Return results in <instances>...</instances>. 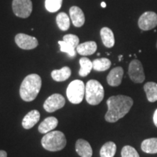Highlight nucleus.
<instances>
[{"label": "nucleus", "mask_w": 157, "mask_h": 157, "mask_svg": "<svg viewBox=\"0 0 157 157\" xmlns=\"http://www.w3.org/2000/svg\"><path fill=\"white\" fill-rule=\"evenodd\" d=\"M106 103L108 111L105 119L108 122L113 123L129 113L133 105V100L129 96L119 95L110 97Z\"/></svg>", "instance_id": "nucleus-1"}, {"label": "nucleus", "mask_w": 157, "mask_h": 157, "mask_svg": "<svg viewBox=\"0 0 157 157\" xmlns=\"http://www.w3.org/2000/svg\"><path fill=\"white\" fill-rule=\"evenodd\" d=\"M42 87V78L38 74H29L21 83L20 87V96L25 102L35 100Z\"/></svg>", "instance_id": "nucleus-2"}, {"label": "nucleus", "mask_w": 157, "mask_h": 157, "mask_svg": "<svg viewBox=\"0 0 157 157\" xmlns=\"http://www.w3.org/2000/svg\"><path fill=\"white\" fill-rule=\"evenodd\" d=\"M42 146L49 151H59L66 146V138L60 131H51L47 133L42 138Z\"/></svg>", "instance_id": "nucleus-3"}, {"label": "nucleus", "mask_w": 157, "mask_h": 157, "mask_svg": "<svg viewBox=\"0 0 157 157\" xmlns=\"http://www.w3.org/2000/svg\"><path fill=\"white\" fill-rule=\"evenodd\" d=\"M85 98L90 105H98L104 98L103 85L97 80L91 79L88 81L85 86Z\"/></svg>", "instance_id": "nucleus-4"}, {"label": "nucleus", "mask_w": 157, "mask_h": 157, "mask_svg": "<svg viewBox=\"0 0 157 157\" xmlns=\"http://www.w3.org/2000/svg\"><path fill=\"white\" fill-rule=\"evenodd\" d=\"M85 93V86L81 80H74L68 84L66 90V95L71 103L78 104L83 101Z\"/></svg>", "instance_id": "nucleus-5"}, {"label": "nucleus", "mask_w": 157, "mask_h": 157, "mask_svg": "<svg viewBox=\"0 0 157 157\" xmlns=\"http://www.w3.org/2000/svg\"><path fill=\"white\" fill-rule=\"evenodd\" d=\"M33 5L31 0H13V10L17 17L26 18L30 16Z\"/></svg>", "instance_id": "nucleus-6"}, {"label": "nucleus", "mask_w": 157, "mask_h": 157, "mask_svg": "<svg viewBox=\"0 0 157 157\" xmlns=\"http://www.w3.org/2000/svg\"><path fill=\"white\" fill-rule=\"evenodd\" d=\"M128 74L130 79L137 84L143 83L146 78L143 65L140 60L136 59L132 60L129 63Z\"/></svg>", "instance_id": "nucleus-7"}, {"label": "nucleus", "mask_w": 157, "mask_h": 157, "mask_svg": "<svg viewBox=\"0 0 157 157\" xmlns=\"http://www.w3.org/2000/svg\"><path fill=\"white\" fill-rule=\"evenodd\" d=\"M66 103V100L60 94H53L48 98L44 103V109L47 112L52 113L62 109Z\"/></svg>", "instance_id": "nucleus-8"}, {"label": "nucleus", "mask_w": 157, "mask_h": 157, "mask_svg": "<svg viewBox=\"0 0 157 157\" xmlns=\"http://www.w3.org/2000/svg\"><path fill=\"white\" fill-rule=\"evenodd\" d=\"M157 25V14L152 11L144 13L138 20V26L143 31H149Z\"/></svg>", "instance_id": "nucleus-9"}, {"label": "nucleus", "mask_w": 157, "mask_h": 157, "mask_svg": "<svg viewBox=\"0 0 157 157\" xmlns=\"http://www.w3.org/2000/svg\"><path fill=\"white\" fill-rule=\"evenodd\" d=\"M15 43L23 50H33L38 46V40L34 36L25 34H18L15 37Z\"/></svg>", "instance_id": "nucleus-10"}, {"label": "nucleus", "mask_w": 157, "mask_h": 157, "mask_svg": "<svg viewBox=\"0 0 157 157\" xmlns=\"http://www.w3.org/2000/svg\"><path fill=\"white\" fill-rule=\"evenodd\" d=\"M124 75L123 68L118 66L113 68L107 76V82L111 87H118L121 83Z\"/></svg>", "instance_id": "nucleus-11"}, {"label": "nucleus", "mask_w": 157, "mask_h": 157, "mask_svg": "<svg viewBox=\"0 0 157 157\" xmlns=\"http://www.w3.org/2000/svg\"><path fill=\"white\" fill-rule=\"evenodd\" d=\"M70 17L74 25L77 28L82 27L85 22V17L81 8L76 6H73L69 10Z\"/></svg>", "instance_id": "nucleus-12"}, {"label": "nucleus", "mask_w": 157, "mask_h": 157, "mask_svg": "<svg viewBox=\"0 0 157 157\" xmlns=\"http://www.w3.org/2000/svg\"><path fill=\"white\" fill-rule=\"evenodd\" d=\"M76 151L81 157H92L93 149L89 142L84 139H78L75 145Z\"/></svg>", "instance_id": "nucleus-13"}, {"label": "nucleus", "mask_w": 157, "mask_h": 157, "mask_svg": "<svg viewBox=\"0 0 157 157\" xmlns=\"http://www.w3.org/2000/svg\"><path fill=\"white\" fill-rule=\"evenodd\" d=\"M40 119V113L37 110H32L25 116L22 121V126L25 129L32 128Z\"/></svg>", "instance_id": "nucleus-14"}, {"label": "nucleus", "mask_w": 157, "mask_h": 157, "mask_svg": "<svg viewBox=\"0 0 157 157\" xmlns=\"http://www.w3.org/2000/svg\"><path fill=\"white\" fill-rule=\"evenodd\" d=\"M58 124V120L54 117H50L46 118L42 122H41L38 127L39 132L42 134L47 133L52 131Z\"/></svg>", "instance_id": "nucleus-15"}, {"label": "nucleus", "mask_w": 157, "mask_h": 157, "mask_svg": "<svg viewBox=\"0 0 157 157\" xmlns=\"http://www.w3.org/2000/svg\"><path fill=\"white\" fill-rule=\"evenodd\" d=\"M97 44L94 41H90L78 44L76 48V51L79 55L83 56H91L97 51Z\"/></svg>", "instance_id": "nucleus-16"}, {"label": "nucleus", "mask_w": 157, "mask_h": 157, "mask_svg": "<svg viewBox=\"0 0 157 157\" xmlns=\"http://www.w3.org/2000/svg\"><path fill=\"white\" fill-rule=\"evenodd\" d=\"M101 37L104 46L111 48L114 46L115 39L113 31L108 27H103L101 30Z\"/></svg>", "instance_id": "nucleus-17"}, {"label": "nucleus", "mask_w": 157, "mask_h": 157, "mask_svg": "<svg viewBox=\"0 0 157 157\" xmlns=\"http://www.w3.org/2000/svg\"><path fill=\"white\" fill-rule=\"evenodd\" d=\"M71 70L68 66H64L59 70H53L51 72L52 79L56 82H64L70 77Z\"/></svg>", "instance_id": "nucleus-18"}, {"label": "nucleus", "mask_w": 157, "mask_h": 157, "mask_svg": "<svg viewBox=\"0 0 157 157\" xmlns=\"http://www.w3.org/2000/svg\"><path fill=\"white\" fill-rule=\"evenodd\" d=\"M141 149L146 154H157V137L144 140L141 143Z\"/></svg>", "instance_id": "nucleus-19"}, {"label": "nucleus", "mask_w": 157, "mask_h": 157, "mask_svg": "<svg viewBox=\"0 0 157 157\" xmlns=\"http://www.w3.org/2000/svg\"><path fill=\"white\" fill-rule=\"evenodd\" d=\"M143 87L146 93L148 101L151 103L157 101V84L156 82H147Z\"/></svg>", "instance_id": "nucleus-20"}, {"label": "nucleus", "mask_w": 157, "mask_h": 157, "mask_svg": "<svg viewBox=\"0 0 157 157\" xmlns=\"http://www.w3.org/2000/svg\"><path fill=\"white\" fill-rule=\"evenodd\" d=\"M117 152V146L113 142L109 141L101 147L100 151L101 157H113Z\"/></svg>", "instance_id": "nucleus-21"}, {"label": "nucleus", "mask_w": 157, "mask_h": 157, "mask_svg": "<svg viewBox=\"0 0 157 157\" xmlns=\"http://www.w3.org/2000/svg\"><path fill=\"white\" fill-rule=\"evenodd\" d=\"M111 66L109 59L105 58L95 59L93 61V68L96 71H105Z\"/></svg>", "instance_id": "nucleus-22"}, {"label": "nucleus", "mask_w": 157, "mask_h": 157, "mask_svg": "<svg viewBox=\"0 0 157 157\" xmlns=\"http://www.w3.org/2000/svg\"><path fill=\"white\" fill-rule=\"evenodd\" d=\"M80 70L78 74L82 77L87 76L93 69V62L87 58H82L79 60Z\"/></svg>", "instance_id": "nucleus-23"}, {"label": "nucleus", "mask_w": 157, "mask_h": 157, "mask_svg": "<svg viewBox=\"0 0 157 157\" xmlns=\"http://www.w3.org/2000/svg\"><path fill=\"white\" fill-rule=\"evenodd\" d=\"M56 23L61 31H67L70 27V19L65 13H60L56 17Z\"/></svg>", "instance_id": "nucleus-24"}, {"label": "nucleus", "mask_w": 157, "mask_h": 157, "mask_svg": "<svg viewBox=\"0 0 157 157\" xmlns=\"http://www.w3.org/2000/svg\"><path fill=\"white\" fill-rule=\"evenodd\" d=\"M63 0H45V8L50 13H56L60 9Z\"/></svg>", "instance_id": "nucleus-25"}, {"label": "nucleus", "mask_w": 157, "mask_h": 157, "mask_svg": "<svg viewBox=\"0 0 157 157\" xmlns=\"http://www.w3.org/2000/svg\"><path fill=\"white\" fill-rule=\"evenodd\" d=\"M58 44L60 45V50L63 52H66L70 57H74L76 56L75 48L72 47L71 45L68 44L67 42L64 41H59Z\"/></svg>", "instance_id": "nucleus-26"}, {"label": "nucleus", "mask_w": 157, "mask_h": 157, "mask_svg": "<svg viewBox=\"0 0 157 157\" xmlns=\"http://www.w3.org/2000/svg\"><path fill=\"white\" fill-rule=\"evenodd\" d=\"M121 157H140L135 148L130 146H124L121 149Z\"/></svg>", "instance_id": "nucleus-27"}, {"label": "nucleus", "mask_w": 157, "mask_h": 157, "mask_svg": "<svg viewBox=\"0 0 157 157\" xmlns=\"http://www.w3.org/2000/svg\"><path fill=\"white\" fill-rule=\"evenodd\" d=\"M63 41L67 42L68 44L71 45L74 48H77L78 43H79V39H78V37L74 34L65 35L63 38Z\"/></svg>", "instance_id": "nucleus-28"}, {"label": "nucleus", "mask_w": 157, "mask_h": 157, "mask_svg": "<svg viewBox=\"0 0 157 157\" xmlns=\"http://www.w3.org/2000/svg\"><path fill=\"white\" fill-rule=\"evenodd\" d=\"M153 120H154V123L155 126L157 127V109H156V111H154V117H153Z\"/></svg>", "instance_id": "nucleus-29"}, {"label": "nucleus", "mask_w": 157, "mask_h": 157, "mask_svg": "<svg viewBox=\"0 0 157 157\" xmlns=\"http://www.w3.org/2000/svg\"><path fill=\"white\" fill-rule=\"evenodd\" d=\"M0 157H7V152L3 150H0Z\"/></svg>", "instance_id": "nucleus-30"}, {"label": "nucleus", "mask_w": 157, "mask_h": 157, "mask_svg": "<svg viewBox=\"0 0 157 157\" xmlns=\"http://www.w3.org/2000/svg\"><path fill=\"white\" fill-rule=\"evenodd\" d=\"M101 7H103V8H104V7H106V4H105V3L104 2H102V3H101Z\"/></svg>", "instance_id": "nucleus-31"}, {"label": "nucleus", "mask_w": 157, "mask_h": 157, "mask_svg": "<svg viewBox=\"0 0 157 157\" xmlns=\"http://www.w3.org/2000/svg\"><path fill=\"white\" fill-rule=\"evenodd\" d=\"M119 60H122V56H119Z\"/></svg>", "instance_id": "nucleus-32"}, {"label": "nucleus", "mask_w": 157, "mask_h": 157, "mask_svg": "<svg viewBox=\"0 0 157 157\" xmlns=\"http://www.w3.org/2000/svg\"><path fill=\"white\" fill-rule=\"evenodd\" d=\"M156 48H157V42H156Z\"/></svg>", "instance_id": "nucleus-33"}]
</instances>
